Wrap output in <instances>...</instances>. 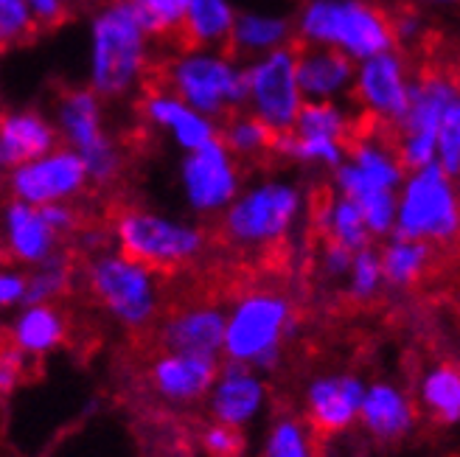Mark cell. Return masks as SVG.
<instances>
[{"mask_svg":"<svg viewBox=\"0 0 460 457\" xmlns=\"http://www.w3.org/2000/svg\"><path fill=\"white\" fill-rule=\"evenodd\" d=\"M295 331V306L284 292L267 286L250 289L227 309L225 359L250 365L259 374H272Z\"/></svg>","mask_w":460,"mask_h":457,"instance_id":"obj_1","label":"cell"},{"mask_svg":"<svg viewBox=\"0 0 460 457\" xmlns=\"http://www.w3.org/2000/svg\"><path fill=\"white\" fill-rule=\"evenodd\" d=\"M141 84L169 90L205 119L225 121L247 104V71H236L222 54H180L177 59L149 62Z\"/></svg>","mask_w":460,"mask_h":457,"instance_id":"obj_2","label":"cell"},{"mask_svg":"<svg viewBox=\"0 0 460 457\" xmlns=\"http://www.w3.org/2000/svg\"><path fill=\"white\" fill-rule=\"evenodd\" d=\"M160 272L119 250H102L84 261L82 278L90 298L129 331L149 329L160 314Z\"/></svg>","mask_w":460,"mask_h":457,"instance_id":"obj_3","label":"cell"},{"mask_svg":"<svg viewBox=\"0 0 460 457\" xmlns=\"http://www.w3.org/2000/svg\"><path fill=\"white\" fill-rule=\"evenodd\" d=\"M304 214V194L295 182L264 180L239 194L219 216V233L244 253H261L284 244Z\"/></svg>","mask_w":460,"mask_h":457,"instance_id":"obj_4","label":"cell"},{"mask_svg":"<svg viewBox=\"0 0 460 457\" xmlns=\"http://www.w3.org/2000/svg\"><path fill=\"white\" fill-rule=\"evenodd\" d=\"M110 239L119 253L146 264L155 272H174L202 259L208 236L186 219L164 216L144 208H124L115 214Z\"/></svg>","mask_w":460,"mask_h":457,"instance_id":"obj_5","label":"cell"},{"mask_svg":"<svg viewBox=\"0 0 460 457\" xmlns=\"http://www.w3.org/2000/svg\"><path fill=\"white\" fill-rule=\"evenodd\" d=\"M304 37L320 40L365 62L396 48L394 22L382 0H317L304 14Z\"/></svg>","mask_w":460,"mask_h":457,"instance_id":"obj_6","label":"cell"},{"mask_svg":"<svg viewBox=\"0 0 460 457\" xmlns=\"http://www.w3.org/2000/svg\"><path fill=\"white\" fill-rule=\"evenodd\" d=\"M394 236L441 247L460 239V189L438 163L404 180Z\"/></svg>","mask_w":460,"mask_h":457,"instance_id":"obj_7","label":"cell"},{"mask_svg":"<svg viewBox=\"0 0 460 457\" xmlns=\"http://www.w3.org/2000/svg\"><path fill=\"white\" fill-rule=\"evenodd\" d=\"M93 40V87L90 90H96V96L119 99L135 82H144L149 67L144 29L124 4L115 0V6L96 20Z\"/></svg>","mask_w":460,"mask_h":457,"instance_id":"obj_8","label":"cell"},{"mask_svg":"<svg viewBox=\"0 0 460 457\" xmlns=\"http://www.w3.org/2000/svg\"><path fill=\"white\" fill-rule=\"evenodd\" d=\"M59 135L87 166L93 186H110L121 174V152L102 127L96 90H62L57 101Z\"/></svg>","mask_w":460,"mask_h":457,"instance_id":"obj_9","label":"cell"},{"mask_svg":"<svg viewBox=\"0 0 460 457\" xmlns=\"http://www.w3.org/2000/svg\"><path fill=\"white\" fill-rule=\"evenodd\" d=\"M247 104L252 116L261 119L275 135L295 129L306 99L297 84V59L292 45L247 67Z\"/></svg>","mask_w":460,"mask_h":457,"instance_id":"obj_10","label":"cell"},{"mask_svg":"<svg viewBox=\"0 0 460 457\" xmlns=\"http://www.w3.org/2000/svg\"><path fill=\"white\" fill-rule=\"evenodd\" d=\"M182 194L197 216H222L242 194L239 160L214 141L197 152H189L180 169Z\"/></svg>","mask_w":460,"mask_h":457,"instance_id":"obj_11","label":"cell"},{"mask_svg":"<svg viewBox=\"0 0 460 457\" xmlns=\"http://www.w3.org/2000/svg\"><path fill=\"white\" fill-rule=\"evenodd\" d=\"M90 186L84 160L74 149H57L34 163L9 171V194L14 202H26L34 208L67 205Z\"/></svg>","mask_w":460,"mask_h":457,"instance_id":"obj_12","label":"cell"},{"mask_svg":"<svg viewBox=\"0 0 460 457\" xmlns=\"http://www.w3.org/2000/svg\"><path fill=\"white\" fill-rule=\"evenodd\" d=\"M412 74L402 54H379L362 65L357 84L351 90L359 112L385 127L399 129L410 112Z\"/></svg>","mask_w":460,"mask_h":457,"instance_id":"obj_13","label":"cell"},{"mask_svg":"<svg viewBox=\"0 0 460 457\" xmlns=\"http://www.w3.org/2000/svg\"><path fill=\"white\" fill-rule=\"evenodd\" d=\"M367 384L357 374H320L306 384L304 418L314 435H340L359 424Z\"/></svg>","mask_w":460,"mask_h":457,"instance_id":"obj_14","label":"cell"},{"mask_svg":"<svg viewBox=\"0 0 460 457\" xmlns=\"http://www.w3.org/2000/svg\"><path fill=\"white\" fill-rule=\"evenodd\" d=\"M227 312L217 303H186L172 309L157 329L160 351L219 359L225 356Z\"/></svg>","mask_w":460,"mask_h":457,"instance_id":"obj_15","label":"cell"},{"mask_svg":"<svg viewBox=\"0 0 460 457\" xmlns=\"http://www.w3.org/2000/svg\"><path fill=\"white\" fill-rule=\"evenodd\" d=\"M219 368V359L160 351L146 365V384L169 407H194L202 399L208 401Z\"/></svg>","mask_w":460,"mask_h":457,"instance_id":"obj_16","label":"cell"},{"mask_svg":"<svg viewBox=\"0 0 460 457\" xmlns=\"http://www.w3.org/2000/svg\"><path fill=\"white\" fill-rule=\"evenodd\" d=\"M267 407L264 374L242 362H225L208 396L211 421L244 429L256 421Z\"/></svg>","mask_w":460,"mask_h":457,"instance_id":"obj_17","label":"cell"},{"mask_svg":"<svg viewBox=\"0 0 460 457\" xmlns=\"http://www.w3.org/2000/svg\"><path fill=\"white\" fill-rule=\"evenodd\" d=\"M4 247L14 267L34 269L59 253L62 239L45 219L42 208L12 199L4 214Z\"/></svg>","mask_w":460,"mask_h":457,"instance_id":"obj_18","label":"cell"},{"mask_svg":"<svg viewBox=\"0 0 460 457\" xmlns=\"http://www.w3.org/2000/svg\"><path fill=\"white\" fill-rule=\"evenodd\" d=\"M141 112L152 127L169 129L172 138L186 152H197L219 141V127L211 119L155 84H141Z\"/></svg>","mask_w":460,"mask_h":457,"instance_id":"obj_19","label":"cell"},{"mask_svg":"<svg viewBox=\"0 0 460 457\" xmlns=\"http://www.w3.org/2000/svg\"><path fill=\"white\" fill-rule=\"evenodd\" d=\"M297 59V84L306 101H332L354 79V59L340 48H314L304 37L289 42Z\"/></svg>","mask_w":460,"mask_h":457,"instance_id":"obj_20","label":"cell"},{"mask_svg":"<svg viewBox=\"0 0 460 457\" xmlns=\"http://www.w3.org/2000/svg\"><path fill=\"white\" fill-rule=\"evenodd\" d=\"M419 421V409L412 399L394 382H374L367 384L359 426L376 444H396L407 438Z\"/></svg>","mask_w":460,"mask_h":457,"instance_id":"obj_21","label":"cell"},{"mask_svg":"<svg viewBox=\"0 0 460 457\" xmlns=\"http://www.w3.org/2000/svg\"><path fill=\"white\" fill-rule=\"evenodd\" d=\"M59 138V129H54L40 112H6L0 124V160L9 171H14L57 152Z\"/></svg>","mask_w":460,"mask_h":457,"instance_id":"obj_22","label":"cell"},{"mask_svg":"<svg viewBox=\"0 0 460 457\" xmlns=\"http://www.w3.org/2000/svg\"><path fill=\"white\" fill-rule=\"evenodd\" d=\"M67 337V317L57 303L22 306L9 326V346L29 359L57 351Z\"/></svg>","mask_w":460,"mask_h":457,"instance_id":"obj_23","label":"cell"},{"mask_svg":"<svg viewBox=\"0 0 460 457\" xmlns=\"http://www.w3.org/2000/svg\"><path fill=\"white\" fill-rule=\"evenodd\" d=\"M314 227L317 233L323 236V242L340 244L351 253H359L365 247H374L371 244V227H367L359 205L349 197H342L334 189H323L314 199Z\"/></svg>","mask_w":460,"mask_h":457,"instance_id":"obj_24","label":"cell"},{"mask_svg":"<svg viewBox=\"0 0 460 457\" xmlns=\"http://www.w3.org/2000/svg\"><path fill=\"white\" fill-rule=\"evenodd\" d=\"M234 26V14H230L225 0H191L186 20H182V26L172 34L166 45L177 48L180 54H197L202 45L219 42L225 57Z\"/></svg>","mask_w":460,"mask_h":457,"instance_id":"obj_25","label":"cell"},{"mask_svg":"<svg viewBox=\"0 0 460 457\" xmlns=\"http://www.w3.org/2000/svg\"><path fill=\"white\" fill-rule=\"evenodd\" d=\"M419 407L421 413L441 424L457 426L460 424V368L449 362H438L427 368L419 379Z\"/></svg>","mask_w":460,"mask_h":457,"instance_id":"obj_26","label":"cell"},{"mask_svg":"<svg viewBox=\"0 0 460 457\" xmlns=\"http://www.w3.org/2000/svg\"><path fill=\"white\" fill-rule=\"evenodd\" d=\"M379 256L385 269V284L390 289H412L432 267V244L404 236H390L379 247Z\"/></svg>","mask_w":460,"mask_h":457,"instance_id":"obj_27","label":"cell"},{"mask_svg":"<svg viewBox=\"0 0 460 457\" xmlns=\"http://www.w3.org/2000/svg\"><path fill=\"white\" fill-rule=\"evenodd\" d=\"M275 135L261 119L252 112H234L219 127V141L236 160H261L275 157Z\"/></svg>","mask_w":460,"mask_h":457,"instance_id":"obj_28","label":"cell"},{"mask_svg":"<svg viewBox=\"0 0 460 457\" xmlns=\"http://www.w3.org/2000/svg\"><path fill=\"white\" fill-rule=\"evenodd\" d=\"M261 457H317L314 429L306 418L289 413L275 416L261 444Z\"/></svg>","mask_w":460,"mask_h":457,"instance_id":"obj_29","label":"cell"},{"mask_svg":"<svg viewBox=\"0 0 460 457\" xmlns=\"http://www.w3.org/2000/svg\"><path fill=\"white\" fill-rule=\"evenodd\" d=\"M76 278V264L71 259V253L59 250L57 256H51L49 261H42L40 267L29 269V303H54L62 294L71 289Z\"/></svg>","mask_w":460,"mask_h":457,"instance_id":"obj_30","label":"cell"},{"mask_svg":"<svg viewBox=\"0 0 460 457\" xmlns=\"http://www.w3.org/2000/svg\"><path fill=\"white\" fill-rule=\"evenodd\" d=\"M287 37V22L284 20H275V17H239L234 34H230L227 42V51L225 57L234 59L239 48L247 51H256V48H270V45H279Z\"/></svg>","mask_w":460,"mask_h":457,"instance_id":"obj_31","label":"cell"},{"mask_svg":"<svg viewBox=\"0 0 460 457\" xmlns=\"http://www.w3.org/2000/svg\"><path fill=\"white\" fill-rule=\"evenodd\" d=\"M385 269H382V256L376 247H365L354 256L349 281H345V292L357 303H371L379 298V292L385 289Z\"/></svg>","mask_w":460,"mask_h":457,"instance_id":"obj_32","label":"cell"},{"mask_svg":"<svg viewBox=\"0 0 460 457\" xmlns=\"http://www.w3.org/2000/svg\"><path fill=\"white\" fill-rule=\"evenodd\" d=\"M0 9H4V22H0V31H4V51L17 48V45H29L42 34L40 22L29 12L26 0H0Z\"/></svg>","mask_w":460,"mask_h":457,"instance_id":"obj_33","label":"cell"},{"mask_svg":"<svg viewBox=\"0 0 460 457\" xmlns=\"http://www.w3.org/2000/svg\"><path fill=\"white\" fill-rule=\"evenodd\" d=\"M438 166L452 180L460 177V99L452 104L438 129Z\"/></svg>","mask_w":460,"mask_h":457,"instance_id":"obj_34","label":"cell"},{"mask_svg":"<svg viewBox=\"0 0 460 457\" xmlns=\"http://www.w3.org/2000/svg\"><path fill=\"white\" fill-rule=\"evenodd\" d=\"M199 446L205 457H242L244 438H242V429L211 421L199 432Z\"/></svg>","mask_w":460,"mask_h":457,"instance_id":"obj_35","label":"cell"},{"mask_svg":"<svg viewBox=\"0 0 460 457\" xmlns=\"http://www.w3.org/2000/svg\"><path fill=\"white\" fill-rule=\"evenodd\" d=\"M0 303L4 309H22L29 303V269L9 267L0 272Z\"/></svg>","mask_w":460,"mask_h":457,"instance_id":"obj_36","label":"cell"},{"mask_svg":"<svg viewBox=\"0 0 460 457\" xmlns=\"http://www.w3.org/2000/svg\"><path fill=\"white\" fill-rule=\"evenodd\" d=\"M354 256L357 253H351V250L323 242V247H320V272L326 276V281H349Z\"/></svg>","mask_w":460,"mask_h":457,"instance_id":"obj_37","label":"cell"},{"mask_svg":"<svg viewBox=\"0 0 460 457\" xmlns=\"http://www.w3.org/2000/svg\"><path fill=\"white\" fill-rule=\"evenodd\" d=\"M26 4L31 6L40 29L42 31H54L57 26H62V22L74 14L79 0H26Z\"/></svg>","mask_w":460,"mask_h":457,"instance_id":"obj_38","label":"cell"},{"mask_svg":"<svg viewBox=\"0 0 460 457\" xmlns=\"http://www.w3.org/2000/svg\"><path fill=\"white\" fill-rule=\"evenodd\" d=\"M29 362H31L29 356H22V354L14 351L12 346L4 348V356H0V391H4V393L17 391L20 379L26 376Z\"/></svg>","mask_w":460,"mask_h":457,"instance_id":"obj_39","label":"cell"},{"mask_svg":"<svg viewBox=\"0 0 460 457\" xmlns=\"http://www.w3.org/2000/svg\"><path fill=\"white\" fill-rule=\"evenodd\" d=\"M444 59H447V65H449L452 79H455L457 87H460V45H455V48H447V45H444Z\"/></svg>","mask_w":460,"mask_h":457,"instance_id":"obj_40","label":"cell"},{"mask_svg":"<svg viewBox=\"0 0 460 457\" xmlns=\"http://www.w3.org/2000/svg\"><path fill=\"white\" fill-rule=\"evenodd\" d=\"M457 180H460V177H457Z\"/></svg>","mask_w":460,"mask_h":457,"instance_id":"obj_41","label":"cell"}]
</instances>
